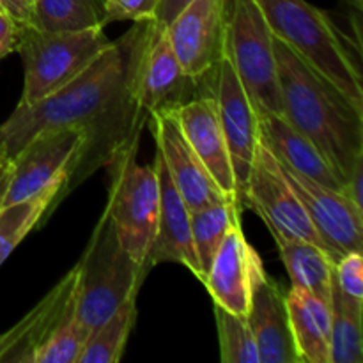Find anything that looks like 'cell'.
<instances>
[{
    "instance_id": "obj_1",
    "label": "cell",
    "mask_w": 363,
    "mask_h": 363,
    "mask_svg": "<svg viewBox=\"0 0 363 363\" xmlns=\"http://www.w3.org/2000/svg\"><path fill=\"white\" fill-rule=\"evenodd\" d=\"M152 32V20L133 21L126 34L112 41L66 87L34 105H18L0 126V149L9 160L39 131L64 126L84 130V147L74 160L71 176L53 197L48 213L92 172L108 165L126 145L140 142L149 117L138 103L137 84Z\"/></svg>"
},
{
    "instance_id": "obj_2",
    "label": "cell",
    "mask_w": 363,
    "mask_h": 363,
    "mask_svg": "<svg viewBox=\"0 0 363 363\" xmlns=\"http://www.w3.org/2000/svg\"><path fill=\"white\" fill-rule=\"evenodd\" d=\"M273 50L282 116L328 160L347 194L351 179L363 167V105L275 35Z\"/></svg>"
},
{
    "instance_id": "obj_3",
    "label": "cell",
    "mask_w": 363,
    "mask_h": 363,
    "mask_svg": "<svg viewBox=\"0 0 363 363\" xmlns=\"http://www.w3.org/2000/svg\"><path fill=\"white\" fill-rule=\"evenodd\" d=\"M273 35L282 39L300 57L358 105H363L360 62L328 13L307 0H257Z\"/></svg>"
},
{
    "instance_id": "obj_4",
    "label": "cell",
    "mask_w": 363,
    "mask_h": 363,
    "mask_svg": "<svg viewBox=\"0 0 363 363\" xmlns=\"http://www.w3.org/2000/svg\"><path fill=\"white\" fill-rule=\"evenodd\" d=\"M77 266L80 275L74 315L91 335L131 293L140 291L149 273L121 245L106 209Z\"/></svg>"
},
{
    "instance_id": "obj_5",
    "label": "cell",
    "mask_w": 363,
    "mask_h": 363,
    "mask_svg": "<svg viewBox=\"0 0 363 363\" xmlns=\"http://www.w3.org/2000/svg\"><path fill=\"white\" fill-rule=\"evenodd\" d=\"M103 27L41 30L21 25L16 52L23 62V92L18 105L28 106L66 87L108 46Z\"/></svg>"
},
{
    "instance_id": "obj_6",
    "label": "cell",
    "mask_w": 363,
    "mask_h": 363,
    "mask_svg": "<svg viewBox=\"0 0 363 363\" xmlns=\"http://www.w3.org/2000/svg\"><path fill=\"white\" fill-rule=\"evenodd\" d=\"M223 55L233 64L257 117L282 116L273 32L257 0H223Z\"/></svg>"
},
{
    "instance_id": "obj_7",
    "label": "cell",
    "mask_w": 363,
    "mask_h": 363,
    "mask_svg": "<svg viewBox=\"0 0 363 363\" xmlns=\"http://www.w3.org/2000/svg\"><path fill=\"white\" fill-rule=\"evenodd\" d=\"M137 152L138 142H133L106 165L110 194L105 209L121 245L135 262L145 266L158 227L160 186L155 163L138 165Z\"/></svg>"
},
{
    "instance_id": "obj_8",
    "label": "cell",
    "mask_w": 363,
    "mask_h": 363,
    "mask_svg": "<svg viewBox=\"0 0 363 363\" xmlns=\"http://www.w3.org/2000/svg\"><path fill=\"white\" fill-rule=\"evenodd\" d=\"M241 208H250L272 230V236L284 240H301L314 243L326 250L321 240L298 199L296 191L287 181L279 160L259 140L254 162L247 177Z\"/></svg>"
},
{
    "instance_id": "obj_9",
    "label": "cell",
    "mask_w": 363,
    "mask_h": 363,
    "mask_svg": "<svg viewBox=\"0 0 363 363\" xmlns=\"http://www.w3.org/2000/svg\"><path fill=\"white\" fill-rule=\"evenodd\" d=\"M84 144L85 133L80 128L64 126L39 131L11 158L13 172L2 206L45 191H59L73 172L74 160Z\"/></svg>"
},
{
    "instance_id": "obj_10",
    "label": "cell",
    "mask_w": 363,
    "mask_h": 363,
    "mask_svg": "<svg viewBox=\"0 0 363 363\" xmlns=\"http://www.w3.org/2000/svg\"><path fill=\"white\" fill-rule=\"evenodd\" d=\"M199 85L202 92L208 91L216 101V110H218L230 162H233L234 179H236V202L238 208L243 209L241 201L247 186V177L261 140L257 112L225 55L215 69L199 80Z\"/></svg>"
},
{
    "instance_id": "obj_11",
    "label": "cell",
    "mask_w": 363,
    "mask_h": 363,
    "mask_svg": "<svg viewBox=\"0 0 363 363\" xmlns=\"http://www.w3.org/2000/svg\"><path fill=\"white\" fill-rule=\"evenodd\" d=\"M303 204L315 233L325 241L333 264L350 252L363 250V209L344 191L330 190L280 163Z\"/></svg>"
},
{
    "instance_id": "obj_12",
    "label": "cell",
    "mask_w": 363,
    "mask_h": 363,
    "mask_svg": "<svg viewBox=\"0 0 363 363\" xmlns=\"http://www.w3.org/2000/svg\"><path fill=\"white\" fill-rule=\"evenodd\" d=\"M147 123H151L156 145L165 162L170 179L190 211L216 202H234L223 194L222 188L216 184L208 169L202 165L201 158L188 144L181 130L176 108L152 113Z\"/></svg>"
},
{
    "instance_id": "obj_13",
    "label": "cell",
    "mask_w": 363,
    "mask_h": 363,
    "mask_svg": "<svg viewBox=\"0 0 363 363\" xmlns=\"http://www.w3.org/2000/svg\"><path fill=\"white\" fill-rule=\"evenodd\" d=\"M165 30L183 71L199 82L223 57V0H194Z\"/></svg>"
},
{
    "instance_id": "obj_14",
    "label": "cell",
    "mask_w": 363,
    "mask_h": 363,
    "mask_svg": "<svg viewBox=\"0 0 363 363\" xmlns=\"http://www.w3.org/2000/svg\"><path fill=\"white\" fill-rule=\"evenodd\" d=\"M264 277V266L238 220L220 245L202 284L216 305L247 318L255 286Z\"/></svg>"
},
{
    "instance_id": "obj_15",
    "label": "cell",
    "mask_w": 363,
    "mask_h": 363,
    "mask_svg": "<svg viewBox=\"0 0 363 363\" xmlns=\"http://www.w3.org/2000/svg\"><path fill=\"white\" fill-rule=\"evenodd\" d=\"M78 275L74 266L20 323L0 335V362L34 363L38 351L74 318Z\"/></svg>"
},
{
    "instance_id": "obj_16",
    "label": "cell",
    "mask_w": 363,
    "mask_h": 363,
    "mask_svg": "<svg viewBox=\"0 0 363 363\" xmlns=\"http://www.w3.org/2000/svg\"><path fill=\"white\" fill-rule=\"evenodd\" d=\"M199 94H202L201 85L183 71L165 27L155 23L138 73L137 96L142 112L149 117L162 110L177 108Z\"/></svg>"
},
{
    "instance_id": "obj_17",
    "label": "cell",
    "mask_w": 363,
    "mask_h": 363,
    "mask_svg": "<svg viewBox=\"0 0 363 363\" xmlns=\"http://www.w3.org/2000/svg\"><path fill=\"white\" fill-rule=\"evenodd\" d=\"M155 169L158 174L160 186L158 227H156L155 241L149 248L145 266L151 269L162 262H176L190 269L202 282L201 264L191 238L190 209L177 188L174 186L160 151H156Z\"/></svg>"
},
{
    "instance_id": "obj_18",
    "label": "cell",
    "mask_w": 363,
    "mask_h": 363,
    "mask_svg": "<svg viewBox=\"0 0 363 363\" xmlns=\"http://www.w3.org/2000/svg\"><path fill=\"white\" fill-rule=\"evenodd\" d=\"M176 113L188 144L201 158L202 165L208 169L223 194L236 202L233 162H230L215 98L206 91L177 106Z\"/></svg>"
},
{
    "instance_id": "obj_19",
    "label": "cell",
    "mask_w": 363,
    "mask_h": 363,
    "mask_svg": "<svg viewBox=\"0 0 363 363\" xmlns=\"http://www.w3.org/2000/svg\"><path fill=\"white\" fill-rule=\"evenodd\" d=\"M247 321L257 346L259 363H300L291 335L286 294L268 275L255 286Z\"/></svg>"
},
{
    "instance_id": "obj_20",
    "label": "cell",
    "mask_w": 363,
    "mask_h": 363,
    "mask_svg": "<svg viewBox=\"0 0 363 363\" xmlns=\"http://www.w3.org/2000/svg\"><path fill=\"white\" fill-rule=\"evenodd\" d=\"M259 137L273 156L287 169L315 181L330 190L344 191L342 183L333 172L328 160L318 151L307 137L279 113L259 116ZM346 194V191H344Z\"/></svg>"
},
{
    "instance_id": "obj_21",
    "label": "cell",
    "mask_w": 363,
    "mask_h": 363,
    "mask_svg": "<svg viewBox=\"0 0 363 363\" xmlns=\"http://www.w3.org/2000/svg\"><path fill=\"white\" fill-rule=\"evenodd\" d=\"M291 335L300 363H330L332 307L298 287L286 293Z\"/></svg>"
},
{
    "instance_id": "obj_22",
    "label": "cell",
    "mask_w": 363,
    "mask_h": 363,
    "mask_svg": "<svg viewBox=\"0 0 363 363\" xmlns=\"http://www.w3.org/2000/svg\"><path fill=\"white\" fill-rule=\"evenodd\" d=\"M293 287L312 293L332 305L335 264L321 247L301 240H275Z\"/></svg>"
},
{
    "instance_id": "obj_23",
    "label": "cell",
    "mask_w": 363,
    "mask_h": 363,
    "mask_svg": "<svg viewBox=\"0 0 363 363\" xmlns=\"http://www.w3.org/2000/svg\"><path fill=\"white\" fill-rule=\"evenodd\" d=\"M330 307H332L330 363H362L363 300H354L344 294L333 279Z\"/></svg>"
},
{
    "instance_id": "obj_24",
    "label": "cell",
    "mask_w": 363,
    "mask_h": 363,
    "mask_svg": "<svg viewBox=\"0 0 363 363\" xmlns=\"http://www.w3.org/2000/svg\"><path fill=\"white\" fill-rule=\"evenodd\" d=\"M137 293H131L116 312L92 332L78 363H119L137 321Z\"/></svg>"
},
{
    "instance_id": "obj_25",
    "label": "cell",
    "mask_w": 363,
    "mask_h": 363,
    "mask_svg": "<svg viewBox=\"0 0 363 363\" xmlns=\"http://www.w3.org/2000/svg\"><path fill=\"white\" fill-rule=\"evenodd\" d=\"M106 25V0H38L32 27L41 30H80Z\"/></svg>"
},
{
    "instance_id": "obj_26",
    "label": "cell",
    "mask_w": 363,
    "mask_h": 363,
    "mask_svg": "<svg viewBox=\"0 0 363 363\" xmlns=\"http://www.w3.org/2000/svg\"><path fill=\"white\" fill-rule=\"evenodd\" d=\"M240 213L241 209L238 208L236 202H216L190 211L191 238L201 264L202 282L229 229L234 222L240 220Z\"/></svg>"
},
{
    "instance_id": "obj_27",
    "label": "cell",
    "mask_w": 363,
    "mask_h": 363,
    "mask_svg": "<svg viewBox=\"0 0 363 363\" xmlns=\"http://www.w3.org/2000/svg\"><path fill=\"white\" fill-rule=\"evenodd\" d=\"M55 194L57 191H45L0 208V266L48 213Z\"/></svg>"
},
{
    "instance_id": "obj_28",
    "label": "cell",
    "mask_w": 363,
    "mask_h": 363,
    "mask_svg": "<svg viewBox=\"0 0 363 363\" xmlns=\"http://www.w3.org/2000/svg\"><path fill=\"white\" fill-rule=\"evenodd\" d=\"M215 319L222 363H259L257 346L247 318L215 303Z\"/></svg>"
},
{
    "instance_id": "obj_29",
    "label": "cell",
    "mask_w": 363,
    "mask_h": 363,
    "mask_svg": "<svg viewBox=\"0 0 363 363\" xmlns=\"http://www.w3.org/2000/svg\"><path fill=\"white\" fill-rule=\"evenodd\" d=\"M91 332L74 315L34 357V363H78Z\"/></svg>"
},
{
    "instance_id": "obj_30",
    "label": "cell",
    "mask_w": 363,
    "mask_h": 363,
    "mask_svg": "<svg viewBox=\"0 0 363 363\" xmlns=\"http://www.w3.org/2000/svg\"><path fill=\"white\" fill-rule=\"evenodd\" d=\"M335 282L339 289L354 300H363L362 252H350L335 264Z\"/></svg>"
},
{
    "instance_id": "obj_31",
    "label": "cell",
    "mask_w": 363,
    "mask_h": 363,
    "mask_svg": "<svg viewBox=\"0 0 363 363\" xmlns=\"http://www.w3.org/2000/svg\"><path fill=\"white\" fill-rule=\"evenodd\" d=\"M160 0H106V25L113 21L152 20Z\"/></svg>"
},
{
    "instance_id": "obj_32",
    "label": "cell",
    "mask_w": 363,
    "mask_h": 363,
    "mask_svg": "<svg viewBox=\"0 0 363 363\" xmlns=\"http://www.w3.org/2000/svg\"><path fill=\"white\" fill-rule=\"evenodd\" d=\"M20 32L21 23L13 20L7 13H0V60L16 52Z\"/></svg>"
},
{
    "instance_id": "obj_33",
    "label": "cell",
    "mask_w": 363,
    "mask_h": 363,
    "mask_svg": "<svg viewBox=\"0 0 363 363\" xmlns=\"http://www.w3.org/2000/svg\"><path fill=\"white\" fill-rule=\"evenodd\" d=\"M194 0H160L158 7H156V13L152 21L160 27H167L188 4H191Z\"/></svg>"
},
{
    "instance_id": "obj_34",
    "label": "cell",
    "mask_w": 363,
    "mask_h": 363,
    "mask_svg": "<svg viewBox=\"0 0 363 363\" xmlns=\"http://www.w3.org/2000/svg\"><path fill=\"white\" fill-rule=\"evenodd\" d=\"M4 11L21 25H32V9L27 0H0Z\"/></svg>"
},
{
    "instance_id": "obj_35",
    "label": "cell",
    "mask_w": 363,
    "mask_h": 363,
    "mask_svg": "<svg viewBox=\"0 0 363 363\" xmlns=\"http://www.w3.org/2000/svg\"><path fill=\"white\" fill-rule=\"evenodd\" d=\"M11 172H13V165H11V160H7V162L0 167V208H2L4 197H6L7 186H9Z\"/></svg>"
},
{
    "instance_id": "obj_36",
    "label": "cell",
    "mask_w": 363,
    "mask_h": 363,
    "mask_svg": "<svg viewBox=\"0 0 363 363\" xmlns=\"http://www.w3.org/2000/svg\"><path fill=\"white\" fill-rule=\"evenodd\" d=\"M344 2H346L351 9L357 11V13H360L363 7V0H344Z\"/></svg>"
},
{
    "instance_id": "obj_37",
    "label": "cell",
    "mask_w": 363,
    "mask_h": 363,
    "mask_svg": "<svg viewBox=\"0 0 363 363\" xmlns=\"http://www.w3.org/2000/svg\"><path fill=\"white\" fill-rule=\"evenodd\" d=\"M7 160H9V158H7V156H6V155H4V151H2V149H0V167H2V165H4V163H6V162H7Z\"/></svg>"
},
{
    "instance_id": "obj_38",
    "label": "cell",
    "mask_w": 363,
    "mask_h": 363,
    "mask_svg": "<svg viewBox=\"0 0 363 363\" xmlns=\"http://www.w3.org/2000/svg\"><path fill=\"white\" fill-rule=\"evenodd\" d=\"M35 2H38V0H27V4H28V6H30V9H32V7H34Z\"/></svg>"
},
{
    "instance_id": "obj_39",
    "label": "cell",
    "mask_w": 363,
    "mask_h": 363,
    "mask_svg": "<svg viewBox=\"0 0 363 363\" xmlns=\"http://www.w3.org/2000/svg\"><path fill=\"white\" fill-rule=\"evenodd\" d=\"M0 13H6V11H4V7H2V4H0Z\"/></svg>"
}]
</instances>
